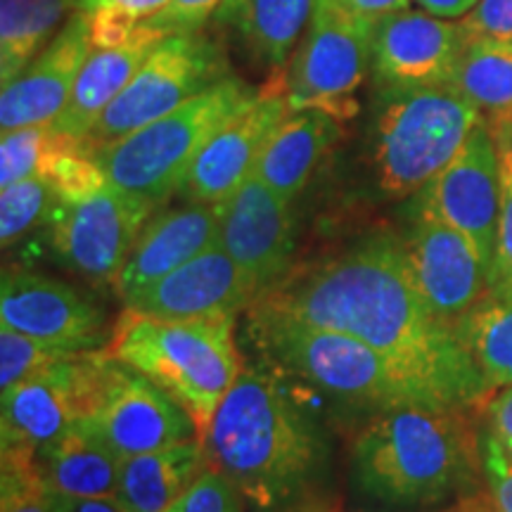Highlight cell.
I'll return each instance as SVG.
<instances>
[{
  "instance_id": "obj_1",
  "label": "cell",
  "mask_w": 512,
  "mask_h": 512,
  "mask_svg": "<svg viewBox=\"0 0 512 512\" xmlns=\"http://www.w3.org/2000/svg\"><path fill=\"white\" fill-rule=\"evenodd\" d=\"M259 304L304 323L347 332L387 358L430 406L472 408L489 389L456 332L420 297L401 235L375 233L287 275Z\"/></svg>"
},
{
  "instance_id": "obj_2",
  "label": "cell",
  "mask_w": 512,
  "mask_h": 512,
  "mask_svg": "<svg viewBox=\"0 0 512 512\" xmlns=\"http://www.w3.org/2000/svg\"><path fill=\"white\" fill-rule=\"evenodd\" d=\"M202 441L254 512H330L328 437L273 370L242 368Z\"/></svg>"
},
{
  "instance_id": "obj_3",
  "label": "cell",
  "mask_w": 512,
  "mask_h": 512,
  "mask_svg": "<svg viewBox=\"0 0 512 512\" xmlns=\"http://www.w3.org/2000/svg\"><path fill=\"white\" fill-rule=\"evenodd\" d=\"M467 408L401 403L373 413L351 446L358 489L389 508H430L470 496L482 475Z\"/></svg>"
},
{
  "instance_id": "obj_4",
  "label": "cell",
  "mask_w": 512,
  "mask_h": 512,
  "mask_svg": "<svg viewBox=\"0 0 512 512\" xmlns=\"http://www.w3.org/2000/svg\"><path fill=\"white\" fill-rule=\"evenodd\" d=\"M233 328L230 313L159 318L126 306L110 332L107 351L174 396L204 439L242 370Z\"/></svg>"
},
{
  "instance_id": "obj_5",
  "label": "cell",
  "mask_w": 512,
  "mask_h": 512,
  "mask_svg": "<svg viewBox=\"0 0 512 512\" xmlns=\"http://www.w3.org/2000/svg\"><path fill=\"white\" fill-rule=\"evenodd\" d=\"M479 124L477 107L448 86L377 88L366 138L370 181L387 200H411Z\"/></svg>"
},
{
  "instance_id": "obj_6",
  "label": "cell",
  "mask_w": 512,
  "mask_h": 512,
  "mask_svg": "<svg viewBox=\"0 0 512 512\" xmlns=\"http://www.w3.org/2000/svg\"><path fill=\"white\" fill-rule=\"evenodd\" d=\"M247 332L268 366L297 375L339 403L373 413L425 403L380 351L347 332L318 328L259 302L249 306Z\"/></svg>"
},
{
  "instance_id": "obj_7",
  "label": "cell",
  "mask_w": 512,
  "mask_h": 512,
  "mask_svg": "<svg viewBox=\"0 0 512 512\" xmlns=\"http://www.w3.org/2000/svg\"><path fill=\"white\" fill-rule=\"evenodd\" d=\"M264 88L226 76L138 131L93 152L114 188L145 197L157 207L169 200L188 176L219 128L259 98Z\"/></svg>"
},
{
  "instance_id": "obj_8",
  "label": "cell",
  "mask_w": 512,
  "mask_h": 512,
  "mask_svg": "<svg viewBox=\"0 0 512 512\" xmlns=\"http://www.w3.org/2000/svg\"><path fill=\"white\" fill-rule=\"evenodd\" d=\"M373 27L375 19L354 15L337 0H316L283 79L290 112L318 110L339 121L354 117L356 95L370 74Z\"/></svg>"
},
{
  "instance_id": "obj_9",
  "label": "cell",
  "mask_w": 512,
  "mask_h": 512,
  "mask_svg": "<svg viewBox=\"0 0 512 512\" xmlns=\"http://www.w3.org/2000/svg\"><path fill=\"white\" fill-rule=\"evenodd\" d=\"M230 76L228 57L202 31L171 34L157 43L140 69L102 112L83 145L93 152L174 112L183 102Z\"/></svg>"
},
{
  "instance_id": "obj_10",
  "label": "cell",
  "mask_w": 512,
  "mask_h": 512,
  "mask_svg": "<svg viewBox=\"0 0 512 512\" xmlns=\"http://www.w3.org/2000/svg\"><path fill=\"white\" fill-rule=\"evenodd\" d=\"M110 351H79L3 392V446L38 451L91 413L110 366Z\"/></svg>"
},
{
  "instance_id": "obj_11",
  "label": "cell",
  "mask_w": 512,
  "mask_h": 512,
  "mask_svg": "<svg viewBox=\"0 0 512 512\" xmlns=\"http://www.w3.org/2000/svg\"><path fill=\"white\" fill-rule=\"evenodd\" d=\"M81 422L121 460L202 439L190 413L174 396L114 356L98 399Z\"/></svg>"
},
{
  "instance_id": "obj_12",
  "label": "cell",
  "mask_w": 512,
  "mask_h": 512,
  "mask_svg": "<svg viewBox=\"0 0 512 512\" xmlns=\"http://www.w3.org/2000/svg\"><path fill=\"white\" fill-rule=\"evenodd\" d=\"M155 211V202L107 185L79 202H60L50 219V242L74 271L114 285Z\"/></svg>"
},
{
  "instance_id": "obj_13",
  "label": "cell",
  "mask_w": 512,
  "mask_h": 512,
  "mask_svg": "<svg viewBox=\"0 0 512 512\" xmlns=\"http://www.w3.org/2000/svg\"><path fill=\"white\" fill-rule=\"evenodd\" d=\"M408 202L463 233L491 268L501 209L498 145L482 121L456 157Z\"/></svg>"
},
{
  "instance_id": "obj_14",
  "label": "cell",
  "mask_w": 512,
  "mask_h": 512,
  "mask_svg": "<svg viewBox=\"0 0 512 512\" xmlns=\"http://www.w3.org/2000/svg\"><path fill=\"white\" fill-rule=\"evenodd\" d=\"M401 245L420 297L444 323L451 325L489 290V264L477 247L413 202Z\"/></svg>"
},
{
  "instance_id": "obj_15",
  "label": "cell",
  "mask_w": 512,
  "mask_h": 512,
  "mask_svg": "<svg viewBox=\"0 0 512 512\" xmlns=\"http://www.w3.org/2000/svg\"><path fill=\"white\" fill-rule=\"evenodd\" d=\"M467 46L456 19L401 10L375 19L370 74L377 88L448 86Z\"/></svg>"
},
{
  "instance_id": "obj_16",
  "label": "cell",
  "mask_w": 512,
  "mask_h": 512,
  "mask_svg": "<svg viewBox=\"0 0 512 512\" xmlns=\"http://www.w3.org/2000/svg\"><path fill=\"white\" fill-rule=\"evenodd\" d=\"M216 207L221 245L245 271L259 299L283 283L290 271L294 249L290 202L252 174Z\"/></svg>"
},
{
  "instance_id": "obj_17",
  "label": "cell",
  "mask_w": 512,
  "mask_h": 512,
  "mask_svg": "<svg viewBox=\"0 0 512 512\" xmlns=\"http://www.w3.org/2000/svg\"><path fill=\"white\" fill-rule=\"evenodd\" d=\"M0 323L72 351L110 342L105 316L91 299L50 275L10 268L0 283Z\"/></svg>"
},
{
  "instance_id": "obj_18",
  "label": "cell",
  "mask_w": 512,
  "mask_h": 512,
  "mask_svg": "<svg viewBox=\"0 0 512 512\" xmlns=\"http://www.w3.org/2000/svg\"><path fill=\"white\" fill-rule=\"evenodd\" d=\"M290 114L283 86H266L252 105L226 121L202 147L200 157L181 185L185 202L221 204L226 202L249 176L275 128Z\"/></svg>"
},
{
  "instance_id": "obj_19",
  "label": "cell",
  "mask_w": 512,
  "mask_h": 512,
  "mask_svg": "<svg viewBox=\"0 0 512 512\" xmlns=\"http://www.w3.org/2000/svg\"><path fill=\"white\" fill-rule=\"evenodd\" d=\"M93 48L91 17L74 10L48 48L15 81L3 86L0 131L53 124L67 105L81 67Z\"/></svg>"
},
{
  "instance_id": "obj_20",
  "label": "cell",
  "mask_w": 512,
  "mask_h": 512,
  "mask_svg": "<svg viewBox=\"0 0 512 512\" xmlns=\"http://www.w3.org/2000/svg\"><path fill=\"white\" fill-rule=\"evenodd\" d=\"M254 299L256 292L245 271L235 264L219 240L126 306L159 318H197L219 313L238 316V311L249 309Z\"/></svg>"
},
{
  "instance_id": "obj_21",
  "label": "cell",
  "mask_w": 512,
  "mask_h": 512,
  "mask_svg": "<svg viewBox=\"0 0 512 512\" xmlns=\"http://www.w3.org/2000/svg\"><path fill=\"white\" fill-rule=\"evenodd\" d=\"M221 240V221L216 204H192L152 214L128 252L114 280V290L124 304L188 264L197 254Z\"/></svg>"
},
{
  "instance_id": "obj_22",
  "label": "cell",
  "mask_w": 512,
  "mask_h": 512,
  "mask_svg": "<svg viewBox=\"0 0 512 512\" xmlns=\"http://www.w3.org/2000/svg\"><path fill=\"white\" fill-rule=\"evenodd\" d=\"M162 38L166 36H159L140 24L138 34L119 46L93 48V53L81 67L67 105L60 117L53 121L55 131L83 143L93 126L98 124L102 112L117 100V95L136 76L140 64L147 60V55L155 50Z\"/></svg>"
},
{
  "instance_id": "obj_23",
  "label": "cell",
  "mask_w": 512,
  "mask_h": 512,
  "mask_svg": "<svg viewBox=\"0 0 512 512\" xmlns=\"http://www.w3.org/2000/svg\"><path fill=\"white\" fill-rule=\"evenodd\" d=\"M339 136L342 121L330 114L318 110L290 112L266 143L254 176L292 204Z\"/></svg>"
},
{
  "instance_id": "obj_24",
  "label": "cell",
  "mask_w": 512,
  "mask_h": 512,
  "mask_svg": "<svg viewBox=\"0 0 512 512\" xmlns=\"http://www.w3.org/2000/svg\"><path fill=\"white\" fill-rule=\"evenodd\" d=\"M316 0H223L216 24L238 38L259 67L280 72L309 27Z\"/></svg>"
},
{
  "instance_id": "obj_25",
  "label": "cell",
  "mask_w": 512,
  "mask_h": 512,
  "mask_svg": "<svg viewBox=\"0 0 512 512\" xmlns=\"http://www.w3.org/2000/svg\"><path fill=\"white\" fill-rule=\"evenodd\" d=\"M34 460L41 482L57 496H117L121 458L81 420L38 448Z\"/></svg>"
},
{
  "instance_id": "obj_26",
  "label": "cell",
  "mask_w": 512,
  "mask_h": 512,
  "mask_svg": "<svg viewBox=\"0 0 512 512\" xmlns=\"http://www.w3.org/2000/svg\"><path fill=\"white\" fill-rule=\"evenodd\" d=\"M209 465L211 458L202 439L124 458L117 498L128 512H166Z\"/></svg>"
},
{
  "instance_id": "obj_27",
  "label": "cell",
  "mask_w": 512,
  "mask_h": 512,
  "mask_svg": "<svg viewBox=\"0 0 512 512\" xmlns=\"http://www.w3.org/2000/svg\"><path fill=\"white\" fill-rule=\"evenodd\" d=\"M448 88L477 107L496 143L512 138V43L467 41Z\"/></svg>"
},
{
  "instance_id": "obj_28",
  "label": "cell",
  "mask_w": 512,
  "mask_h": 512,
  "mask_svg": "<svg viewBox=\"0 0 512 512\" xmlns=\"http://www.w3.org/2000/svg\"><path fill=\"white\" fill-rule=\"evenodd\" d=\"M451 328L482 375L489 394L512 384L510 294L486 290L463 316L453 320Z\"/></svg>"
},
{
  "instance_id": "obj_29",
  "label": "cell",
  "mask_w": 512,
  "mask_h": 512,
  "mask_svg": "<svg viewBox=\"0 0 512 512\" xmlns=\"http://www.w3.org/2000/svg\"><path fill=\"white\" fill-rule=\"evenodd\" d=\"M74 12V0H0V81L8 86L36 60Z\"/></svg>"
},
{
  "instance_id": "obj_30",
  "label": "cell",
  "mask_w": 512,
  "mask_h": 512,
  "mask_svg": "<svg viewBox=\"0 0 512 512\" xmlns=\"http://www.w3.org/2000/svg\"><path fill=\"white\" fill-rule=\"evenodd\" d=\"M60 197L41 174L17 181L0 192V240L8 249L41 223L53 219Z\"/></svg>"
},
{
  "instance_id": "obj_31",
  "label": "cell",
  "mask_w": 512,
  "mask_h": 512,
  "mask_svg": "<svg viewBox=\"0 0 512 512\" xmlns=\"http://www.w3.org/2000/svg\"><path fill=\"white\" fill-rule=\"evenodd\" d=\"M34 453L29 448L3 446L0 512H60L55 494L38 477Z\"/></svg>"
},
{
  "instance_id": "obj_32",
  "label": "cell",
  "mask_w": 512,
  "mask_h": 512,
  "mask_svg": "<svg viewBox=\"0 0 512 512\" xmlns=\"http://www.w3.org/2000/svg\"><path fill=\"white\" fill-rule=\"evenodd\" d=\"M74 354H79V351L41 342V339L3 325V330H0V389L5 392V389L53 368L55 363Z\"/></svg>"
},
{
  "instance_id": "obj_33",
  "label": "cell",
  "mask_w": 512,
  "mask_h": 512,
  "mask_svg": "<svg viewBox=\"0 0 512 512\" xmlns=\"http://www.w3.org/2000/svg\"><path fill=\"white\" fill-rule=\"evenodd\" d=\"M50 140H53V124L5 131L0 138V188H8L12 183L38 174Z\"/></svg>"
},
{
  "instance_id": "obj_34",
  "label": "cell",
  "mask_w": 512,
  "mask_h": 512,
  "mask_svg": "<svg viewBox=\"0 0 512 512\" xmlns=\"http://www.w3.org/2000/svg\"><path fill=\"white\" fill-rule=\"evenodd\" d=\"M498 145L501 164V209H498L496 249L489 268V290L512 297V138Z\"/></svg>"
},
{
  "instance_id": "obj_35",
  "label": "cell",
  "mask_w": 512,
  "mask_h": 512,
  "mask_svg": "<svg viewBox=\"0 0 512 512\" xmlns=\"http://www.w3.org/2000/svg\"><path fill=\"white\" fill-rule=\"evenodd\" d=\"M166 512H242V496L219 467L209 465Z\"/></svg>"
},
{
  "instance_id": "obj_36",
  "label": "cell",
  "mask_w": 512,
  "mask_h": 512,
  "mask_svg": "<svg viewBox=\"0 0 512 512\" xmlns=\"http://www.w3.org/2000/svg\"><path fill=\"white\" fill-rule=\"evenodd\" d=\"M458 22L467 41L512 43V0H479Z\"/></svg>"
},
{
  "instance_id": "obj_37",
  "label": "cell",
  "mask_w": 512,
  "mask_h": 512,
  "mask_svg": "<svg viewBox=\"0 0 512 512\" xmlns=\"http://www.w3.org/2000/svg\"><path fill=\"white\" fill-rule=\"evenodd\" d=\"M221 3L223 0H171L169 8L147 19L143 27L159 36L192 34V31H200L211 15H216Z\"/></svg>"
},
{
  "instance_id": "obj_38",
  "label": "cell",
  "mask_w": 512,
  "mask_h": 512,
  "mask_svg": "<svg viewBox=\"0 0 512 512\" xmlns=\"http://www.w3.org/2000/svg\"><path fill=\"white\" fill-rule=\"evenodd\" d=\"M479 453H482V475L489 486V503L494 512H512V460L491 441L479 434Z\"/></svg>"
},
{
  "instance_id": "obj_39",
  "label": "cell",
  "mask_w": 512,
  "mask_h": 512,
  "mask_svg": "<svg viewBox=\"0 0 512 512\" xmlns=\"http://www.w3.org/2000/svg\"><path fill=\"white\" fill-rule=\"evenodd\" d=\"M482 432L512 460V384L496 389L484 401Z\"/></svg>"
},
{
  "instance_id": "obj_40",
  "label": "cell",
  "mask_w": 512,
  "mask_h": 512,
  "mask_svg": "<svg viewBox=\"0 0 512 512\" xmlns=\"http://www.w3.org/2000/svg\"><path fill=\"white\" fill-rule=\"evenodd\" d=\"M171 0H74V10L86 15H112L143 24L169 8Z\"/></svg>"
},
{
  "instance_id": "obj_41",
  "label": "cell",
  "mask_w": 512,
  "mask_h": 512,
  "mask_svg": "<svg viewBox=\"0 0 512 512\" xmlns=\"http://www.w3.org/2000/svg\"><path fill=\"white\" fill-rule=\"evenodd\" d=\"M337 3L349 12H354V15L380 19L384 15H392V12L408 10L413 0H337Z\"/></svg>"
},
{
  "instance_id": "obj_42",
  "label": "cell",
  "mask_w": 512,
  "mask_h": 512,
  "mask_svg": "<svg viewBox=\"0 0 512 512\" xmlns=\"http://www.w3.org/2000/svg\"><path fill=\"white\" fill-rule=\"evenodd\" d=\"M60 512H128L124 503L117 496H102V498H67L57 496Z\"/></svg>"
},
{
  "instance_id": "obj_43",
  "label": "cell",
  "mask_w": 512,
  "mask_h": 512,
  "mask_svg": "<svg viewBox=\"0 0 512 512\" xmlns=\"http://www.w3.org/2000/svg\"><path fill=\"white\" fill-rule=\"evenodd\" d=\"M420 10L441 19H463L479 0H413Z\"/></svg>"
}]
</instances>
